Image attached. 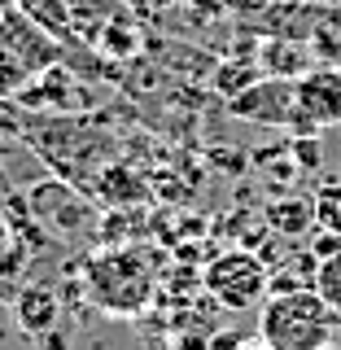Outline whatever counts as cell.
Returning <instances> with one entry per match:
<instances>
[{
	"instance_id": "ba28073f",
	"label": "cell",
	"mask_w": 341,
	"mask_h": 350,
	"mask_svg": "<svg viewBox=\"0 0 341 350\" xmlns=\"http://www.w3.org/2000/svg\"><path fill=\"white\" fill-rule=\"evenodd\" d=\"M79 96L83 92H79V83H74V70L62 62V66H53V70H44L40 79L18 96V105L36 109V114H74V109H83Z\"/></svg>"
},
{
	"instance_id": "5bb4252c",
	"label": "cell",
	"mask_w": 341,
	"mask_h": 350,
	"mask_svg": "<svg viewBox=\"0 0 341 350\" xmlns=\"http://www.w3.org/2000/svg\"><path fill=\"white\" fill-rule=\"evenodd\" d=\"M66 5H70V22H74L79 44H96L109 22L127 18L123 0H66Z\"/></svg>"
},
{
	"instance_id": "d4e9b609",
	"label": "cell",
	"mask_w": 341,
	"mask_h": 350,
	"mask_svg": "<svg viewBox=\"0 0 341 350\" xmlns=\"http://www.w3.org/2000/svg\"><path fill=\"white\" fill-rule=\"evenodd\" d=\"M197 18H223V0H189Z\"/></svg>"
},
{
	"instance_id": "e0dca14e",
	"label": "cell",
	"mask_w": 341,
	"mask_h": 350,
	"mask_svg": "<svg viewBox=\"0 0 341 350\" xmlns=\"http://www.w3.org/2000/svg\"><path fill=\"white\" fill-rule=\"evenodd\" d=\"M36 79H40V75L31 70V66L22 62L5 40H0V105H5V101H18V96L27 92Z\"/></svg>"
},
{
	"instance_id": "cb8c5ba5",
	"label": "cell",
	"mask_w": 341,
	"mask_h": 350,
	"mask_svg": "<svg viewBox=\"0 0 341 350\" xmlns=\"http://www.w3.org/2000/svg\"><path fill=\"white\" fill-rule=\"evenodd\" d=\"M18 184L14 180H9V167H5V153H0V211H9V206H14L18 202Z\"/></svg>"
},
{
	"instance_id": "ac0fdd59",
	"label": "cell",
	"mask_w": 341,
	"mask_h": 350,
	"mask_svg": "<svg viewBox=\"0 0 341 350\" xmlns=\"http://www.w3.org/2000/svg\"><path fill=\"white\" fill-rule=\"evenodd\" d=\"M96 49L105 53V57H136V49H140V36H136V27H131L127 18H118V22H109V27L101 31V40H96Z\"/></svg>"
},
{
	"instance_id": "2e32d148",
	"label": "cell",
	"mask_w": 341,
	"mask_h": 350,
	"mask_svg": "<svg viewBox=\"0 0 341 350\" xmlns=\"http://www.w3.org/2000/svg\"><path fill=\"white\" fill-rule=\"evenodd\" d=\"M262 79V66L254 57H228V62H215L210 70V88L223 101H232V96H241L245 88H254Z\"/></svg>"
},
{
	"instance_id": "3957f363",
	"label": "cell",
	"mask_w": 341,
	"mask_h": 350,
	"mask_svg": "<svg viewBox=\"0 0 341 350\" xmlns=\"http://www.w3.org/2000/svg\"><path fill=\"white\" fill-rule=\"evenodd\" d=\"M22 202H27V215L44 241H57V245H96L101 241L105 211L83 189L57 180V175H40L22 193Z\"/></svg>"
},
{
	"instance_id": "30bf717a",
	"label": "cell",
	"mask_w": 341,
	"mask_h": 350,
	"mask_svg": "<svg viewBox=\"0 0 341 350\" xmlns=\"http://www.w3.org/2000/svg\"><path fill=\"white\" fill-rule=\"evenodd\" d=\"M145 193H149L145 175L131 171L123 158L109 162V167L96 175V184H92V202L101 206V211H136V206L145 202Z\"/></svg>"
},
{
	"instance_id": "4316f807",
	"label": "cell",
	"mask_w": 341,
	"mask_h": 350,
	"mask_svg": "<svg viewBox=\"0 0 341 350\" xmlns=\"http://www.w3.org/2000/svg\"><path fill=\"white\" fill-rule=\"evenodd\" d=\"M254 350H267V346H254Z\"/></svg>"
},
{
	"instance_id": "7402d4cb",
	"label": "cell",
	"mask_w": 341,
	"mask_h": 350,
	"mask_svg": "<svg viewBox=\"0 0 341 350\" xmlns=\"http://www.w3.org/2000/svg\"><path fill=\"white\" fill-rule=\"evenodd\" d=\"M271 5H276V0H223V14H232L241 22H254V18L267 14Z\"/></svg>"
},
{
	"instance_id": "7a4b0ae2",
	"label": "cell",
	"mask_w": 341,
	"mask_h": 350,
	"mask_svg": "<svg viewBox=\"0 0 341 350\" xmlns=\"http://www.w3.org/2000/svg\"><path fill=\"white\" fill-rule=\"evenodd\" d=\"M341 315L315 289L267 293L258 306V346L267 350H324L333 346Z\"/></svg>"
},
{
	"instance_id": "52a82bcc",
	"label": "cell",
	"mask_w": 341,
	"mask_h": 350,
	"mask_svg": "<svg viewBox=\"0 0 341 350\" xmlns=\"http://www.w3.org/2000/svg\"><path fill=\"white\" fill-rule=\"evenodd\" d=\"M293 79H271L262 75L254 88H245L241 96L228 101V114L241 118V123H258V127H289L293 123Z\"/></svg>"
},
{
	"instance_id": "7c38bea8",
	"label": "cell",
	"mask_w": 341,
	"mask_h": 350,
	"mask_svg": "<svg viewBox=\"0 0 341 350\" xmlns=\"http://www.w3.org/2000/svg\"><path fill=\"white\" fill-rule=\"evenodd\" d=\"M31 258H36V250H31L27 241L9 228V219L0 215V302H5V306H14V298L22 293Z\"/></svg>"
},
{
	"instance_id": "d6986e66",
	"label": "cell",
	"mask_w": 341,
	"mask_h": 350,
	"mask_svg": "<svg viewBox=\"0 0 341 350\" xmlns=\"http://www.w3.org/2000/svg\"><path fill=\"white\" fill-rule=\"evenodd\" d=\"M311 206H315V224H320V232L341 237V180L324 184V189L311 197Z\"/></svg>"
},
{
	"instance_id": "5b68a950",
	"label": "cell",
	"mask_w": 341,
	"mask_h": 350,
	"mask_svg": "<svg viewBox=\"0 0 341 350\" xmlns=\"http://www.w3.org/2000/svg\"><path fill=\"white\" fill-rule=\"evenodd\" d=\"M206 293L228 311H254L271 293V271L254 250H223L202 271Z\"/></svg>"
},
{
	"instance_id": "8fae6325",
	"label": "cell",
	"mask_w": 341,
	"mask_h": 350,
	"mask_svg": "<svg viewBox=\"0 0 341 350\" xmlns=\"http://www.w3.org/2000/svg\"><path fill=\"white\" fill-rule=\"evenodd\" d=\"M258 66H262V75H271V79H293V83H298L302 75L315 66V53H311L306 40H276V36H267L258 44Z\"/></svg>"
},
{
	"instance_id": "484cf974",
	"label": "cell",
	"mask_w": 341,
	"mask_h": 350,
	"mask_svg": "<svg viewBox=\"0 0 341 350\" xmlns=\"http://www.w3.org/2000/svg\"><path fill=\"white\" fill-rule=\"evenodd\" d=\"M9 5H14V0H0V9H9Z\"/></svg>"
},
{
	"instance_id": "8992f818",
	"label": "cell",
	"mask_w": 341,
	"mask_h": 350,
	"mask_svg": "<svg viewBox=\"0 0 341 350\" xmlns=\"http://www.w3.org/2000/svg\"><path fill=\"white\" fill-rule=\"evenodd\" d=\"M293 101H298L293 123H289L293 136H320L324 127H337L341 123V66L315 62L293 83Z\"/></svg>"
},
{
	"instance_id": "603a6c76",
	"label": "cell",
	"mask_w": 341,
	"mask_h": 350,
	"mask_svg": "<svg viewBox=\"0 0 341 350\" xmlns=\"http://www.w3.org/2000/svg\"><path fill=\"white\" fill-rule=\"evenodd\" d=\"M311 254H315V262H324V258L341 254V237H333V232H320V237L311 241Z\"/></svg>"
},
{
	"instance_id": "9c48e42d",
	"label": "cell",
	"mask_w": 341,
	"mask_h": 350,
	"mask_svg": "<svg viewBox=\"0 0 341 350\" xmlns=\"http://www.w3.org/2000/svg\"><path fill=\"white\" fill-rule=\"evenodd\" d=\"M14 320L27 337L44 342L62 324V293L53 284H22V293L14 298Z\"/></svg>"
},
{
	"instance_id": "83f0119b",
	"label": "cell",
	"mask_w": 341,
	"mask_h": 350,
	"mask_svg": "<svg viewBox=\"0 0 341 350\" xmlns=\"http://www.w3.org/2000/svg\"><path fill=\"white\" fill-rule=\"evenodd\" d=\"M315 5H320V0H315Z\"/></svg>"
},
{
	"instance_id": "ffe728a7",
	"label": "cell",
	"mask_w": 341,
	"mask_h": 350,
	"mask_svg": "<svg viewBox=\"0 0 341 350\" xmlns=\"http://www.w3.org/2000/svg\"><path fill=\"white\" fill-rule=\"evenodd\" d=\"M311 289L320 293V298L333 306V311L341 315V254L333 258H324L320 267H315V280H311Z\"/></svg>"
},
{
	"instance_id": "44dd1931",
	"label": "cell",
	"mask_w": 341,
	"mask_h": 350,
	"mask_svg": "<svg viewBox=\"0 0 341 350\" xmlns=\"http://www.w3.org/2000/svg\"><path fill=\"white\" fill-rule=\"evenodd\" d=\"M320 136H293V162H298L302 171H311V167H320Z\"/></svg>"
},
{
	"instance_id": "6da1fadb",
	"label": "cell",
	"mask_w": 341,
	"mask_h": 350,
	"mask_svg": "<svg viewBox=\"0 0 341 350\" xmlns=\"http://www.w3.org/2000/svg\"><path fill=\"white\" fill-rule=\"evenodd\" d=\"M0 131L22 140L44 162V171L83 189L87 197H92L96 175L123 158V140L109 127L74 114H36V109H22L18 101L0 105Z\"/></svg>"
},
{
	"instance_id": "4fadbf2b",
	"label": "cell",
	"mask_w": 341,
	"mask_h": 350,
	"mask_svg": "<svg viewBox=\"0 0 341 350\" xmlns=\"http://www.w3.org/2000/svg\"><path fill=\"white\" fill-rule=\"evenodd\" d=\"M14 5H18L31 22H36L44 36H53L57 44H66V49H83L79 36H74L70 5H66V0H14Z\"/></svg>"
},
{
	"instance_id": "9a60e30c",
	"label": "cell",
	"mask_w": 341,
	"mask_h": 350,
	"mask_svg": "<svg viewBox=\"0 0 341 350\" xmlns=\"http://www.w3.org/2000/svg\"><path fill=\"white\" fill-rule=\"evenodd\" d=\"M262 219H267V228L276 237L298 241L315 228V206L306 202V197H280V202H271L267 211H262Z\"/></svg>"
},
{
	"instance_id": "277c9868",
	"label": "cell",
	"mask_w": 341,
	"mask_h": 350,
	"mask_svg": "<svg viewBox=\"0 0 341 350\" xmlns=\"http://www.w3.org/2000/svg\"><path fill=\"white\" fill-rule=\"evenodd\" d=\"M83 289L96 311L131 320L140 315L153 298V267L145 262V250L118 245V250H96L83 262Z\"/></svg>"
}]
</instances>
